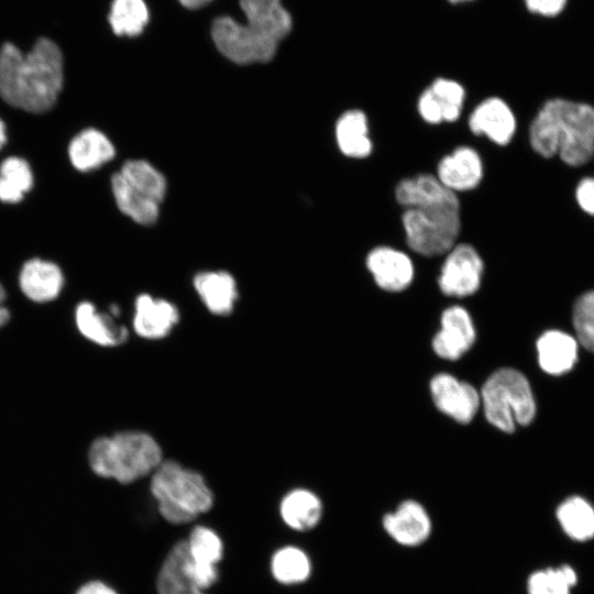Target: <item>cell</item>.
Masks as SVG:
<instances>
[{
    "instance_id": "obj_36",
    "label": "cell",
    "mask_w": 594,
    "mask_h": 594,
    "mask_svg": "<svg viewBox=\"0 0 594 594\" xmlns=\"http://www.w3.org/2000/svg\"><path fill=\"white\" fill-rule=\"evenodd\" d=\"M76 594H117V593L113 588H111L107 584L99 581H92L82 585L77 591Z\"/></svg>"
},
{
    "instance_id": "obj_28",
    "label": "cell",
    "mask_w": 594,
    "mask_h": 594,
    "mask_svg": "<svg viewBox=\"0 0 594 594\" xmlns=\"http://www.w3.org/2000/svg\"><path fill=\"white\" fill-rule=\"evenodd\" d=\"M109 24L118 36H138L150 21L144 0H113L108 15Z\"/></svg>"
},
{
    "instance_id": "obj_8",
    "label": "cell",
    "mask_w": 594,
    "mask_h": 594,
    "mask_svg": "<svg viewBox=\"0 0 594 594\" xmlns=\"http://www.w3.org/2000/svg\"><path fill=\"white\" fill-rule=\"evenodd\" d=\"M406 242L424 256L447 254L460 233V206H429L405 209L402 216Z\"/></svg>"
},
{
    "instance_id": "obj_20",
    "label": "cell",
    "mask_w": 594,
    "mask_h": 594,
    "mask_svg": "<svg viewBox=\"0 0 594 594\" xmlns=\"http://www.w3.org/2000/svg\"><path fill=\"white\" fill-rule=\"evenodd\" d=\"M19 285L22 293L32 301L46 302L59 295L64 285V276L56 264L41 258H32L22 266Z\"/></svg>"
},
{
    "instance_id": "obj_7",
    "label": "cell",
    "mask_w": 594,
    "mask_h": 594,
    "mask_svg": "<svg viewBox=\"0 0 594 594\" xmlns=\"http://www.w3.org/2000/svg\"><path fill=\"white\" fill-rule=\"evenodd\" d=\"M118 208L140 224H153L166 194V179L152 164L143 160L127 161L111 178Z\"/></svg>"
},
{
    "instance_id": "obj_16",
    "label": "cell",
    "mask_w": 594,
    "mask_h": 594,
    "mask_svg": "<svg viewBox=\"0 0 594 594\" xmlns=\"http://www.w3.org/2000/svg\"><path fill=\"white\" fill-rule=\"evenodd\" d=\"M484 174L479 153L470 146H459L441 158L437 167L438 179L453 193L474 189Z\"/></svg>"
},
{
    "instance_id": "obj_39",
    "label": "cell",
    "mask_w": 594,
    "mask_h": 594,
    "mask_svg": "<svg viewBox=\"0 0 594 594\" xmlns=\"http://www.w3.org/2000/svg\"><path fill=\"white\" fill-rule=\"evenodd\" d=\"M6 141H7L6 125H4L3 121L0 118V148L3 146Z\"/></svg>"
},
{
    "instance_id": "obj_3",
    "label": "cell",
    "mask_w": 594,
    "mask_h": 594,
    "mask_svg": "<svg viewBox=\"0 0 594 594\" xmlns=\"http://www.w3.org/2000/svg\"><path fill=\"white\" fill-rule=\"evenodd\" d=\"M529 142L544 158L558 156L572 167L588 163L594 156V107L564 98L546 101L530 124Z\"/></svg>"
},
{
    "instance_id": "obj_13",
    "label": "cell",
    "mask_w": 594,
    "mask_h": 594,
    "mask_svg": "<svg viewBox=\"0 0 594 594\" xmlns=\"http://www.w3.org/2000/svg\"><path fill=\"white\" fill-rule=\"evenodd\" d=\"M475 338V327L469 311L452 306L441 316V329L432 340V348L438 356L454 361L471 349Z\"/></svg>"
},
{
    "instance_id": "obj_9",
    "label": "cell",
    "mask_w": 594,
    "mask_h": 594,
    "mask_svg": "<svg viewBox=\"0 0 594 594\" xmlns=\"http://www.w3.org/2000/svg\"><path fill=\"white\" fill-rule=\"evenodd\" d=\"M483 260L470 244H455L448 253L438 277L440 290L446 296L466 297L481 286Z\"/></svg>"
},
{
    "instance_id": "obj_5",
    "label": "cell",
    "mask_w": 594,
    "mask_h": 594,
    "mask_svg": "<svg viewBox=\"0 0 594 594\" xmlns=\"http://www.w3.org/2000/svg\"><path fill=\"white\" fill-rule=\"evenodd\" d=\"M151 492L162 516L170 524H186L212 506V493L204 477L173 460L153 472Z\"/></svg>"
},
{
    "instance_id": "obj_12",
    "label": "cell",
    "mask_w": 594,
    "mask_h": 594,
    "mask_svg": "<svg viewBox=\"0 0 594 594\" xmlns=\"http://www.w3.org/2000/svg\"><path fill=\"white\" fill-rule=\"evenodd\" d=\"M465 89L457 80L438 77L419 96L418 112L430 124L454 122L460 118Z\"/></svg>"
},
{
    "instance_id": "obj_34",
    "label": "cell",
    "mask_w": 594,
    "mask_h": 594,
    "mask_svg": "<svg viewBox=\"0 0 594 594\" xmlns=\"http://www.w3.org/2000/svg\"><path fill=\"white\" fill-rule=\"evenodd\" d=\"M526 9L541 18H556L566 8L569 0H522Z\"/></svg>"
},
{
    "instance_id": "obj_26",
    "label": "cell",
    "mask_w": 594,
    "mask_h": 594,
    "mask_svg": "<svg viewBox=\"0 0 594 594\" xmlns=\"http://www.w3.org/2000/svg\"><path fill=\"white\" fill-rule=\"evenodd\" d=\"M280 515L293 529L307 531L318 525L322 516V504L312 492L297 488L289 492L282 501Z\"/></svg>"
},
{
    "instance_id": "obj_25",
    "label": "cell",
    "mask_w": 594,
    "mask_h": 594,
    "mask_svg": "<svg viewBox=\"0 0 594 594\" xmlns=\"http://www.w3.org/2000/svg\"><path fill=\"white\" fill-rule=\"evenodd\" d=\"M187 541L176 543L167 554L157 578L158 594H204L186 569Z\"/></svg>"
},
{
    "instance_id": "obj_1",
    "label": "cell",
    "mask_w": 594,
    "mask_h": 594,
    "mask_svg": "<svg viewBox=\"0 0 594 594\" xmlns=\"http://www.w3.org/2000/svg\"><path fill=\"white\" fill-rule=\"evenodd\" d=\"M63 88V55L51 40L36 41L28 54L12 43L0 50V97L32 113L48 111Z\"/></svg>"
},
{
    "instance_id": "obj_22",
    "label": "cell",
    "mask_w": 594,
    "mask_h": 594,
    "mask_svg": "<svg viewBox=\"0 0 594 594\" xmlns=\"http://www.w3.org/2000/svg\"><path fill=\"white\" fill-rule=\"evenodd\" d=\"M68 154L76 169L88 172L112 160L116 151L102 132L86 129L70 141Z\"/></svg>"
},
{
    "instance_id": "obj_38",
    "label": "cell",
    "mask_w": 594,
    "mask_h": 594,
    "mask_svg": "<svg viewBox=\"0 0 594 594\" xmlns=\"http://www.w3.org/2000/svg\"><path fill=\"white\" fill-rule=\"evenodd\" d=\"M179 3L189 9V10H196V9H200L205 6H207L208 3H210L212 0H178Z\"/></svg>"
},
{
    "instance_id": "obj_11",
    "label": "cell",
    "mask_w": 594,
    "mask_h": 594,
    "mask_svg": "<svg viewBox=\"0 0 594 594\" xmlns=\"http://www.w3.org/2000/svg\"><path fill=\"white\" fill-rule=\"evenodd\" d=\"M382 526L392 540L406 548L424 544L432 532L429 513L422 504L414 499H406L395 510L386 513Z\"/></svg>"
},
{
    "instance_id": "obj_17",
    "label": "cell",
    "mask_w": 594,
    "mask_h": 594,
    "mask_svg": "<svg viewBox=\"0 0 594 594\" xmlns=\"http://www.w3.org/2000/svg\"><path fill=\"white\" fill-rule=\"evenodd\" d=\"M395 198L405 209L429 206H460L458 196L448 189L437 176L419 174L400 180Z\"/></svg>"
},
{
    "instance_id": "obj_4",
    "label": "cell",
    "mask_w": 594,
    "mask_h": 594,
    "mask_svg": "<svg viewBox=\"0 0 594 594\" xmlns=\"http://www.w3.org/2000/svg\"><path fill=\"white\" fill-rule=\"evenodd\" d=\"M162 449L148 433L121 431L96 439L89 448V464L102 477L122 484L132 483L154 472L162 463Z\"/></svg>"
},
{
    "instance_id": "obj_27",
    "label": "cell",
    "mask_w": 594,
    "mask_h": 594,
    "mask_svg": "<svg viewBox=\"0 0 594 594\" xmlns=\"http://www.w3.org/2000/svg\"><path fill=\"white\" fill-rule=\"evenodd\" d=\"M556 517L562 531L572 540L594 538V508L583 497L571 496L557 508Z\"/></svg>"
},
{
    "instance_id": "obj_19",
    "label": "cell",
    "mask_w": 594,
    "mask_h": 594,
    "mask_svg": "<svg viewBox=\"0 0 594 594\" xmlns=\"http://www.w3.org/2000/svg\"><path fill=\"white\" fill-rule=\"evenodd\" d=\"M116 318L110 312L99 311L89 301L78 304L75 310V322L79 332L102 346L120 345L128 339V329L119 324Z\"/></svg>"
},
{
    "instance_id": "obj_10",
    "label": "cell",
    "mask_w": 594,
    "mask_h": 594,
    "mask_svg": "<svg viewBox=\"0 0 594 594\" xmlns=\"http://www.w3.org/2000/svg\"><path fill=\"white\" fill-rule=\"evenodd\" d=\"M430 393L436 407L460 424H469L481 406L480 392L449 373L432 377Z\"/></svg>"
},
{
    "instance_id": "obj_40",
    "label": "cell",
    "mask_w": 594,
    "mask_h": 594,
    "mask_svg": "<svg viewBox=\"0 0 594 594\" xmlns=\"http://www.w3.org/2000/svg\"><path fill=\"white\" fill-rule=\"evenodd\" d=\"M446 1L449 2L450 4L459 6V4H466L475 0H446Z\"/></svg>"
},
{
    "instance_id": "obj_15",
    "label": "cell",
    "mask_w": 594,
    "mask_h": 594,
    "mask_svg": "<svg viewBox=\"0 0 594 594\" xmlns=\"http://www.w3.org/2000/svg\"><path fill=\"white\" fill-rule=\"evenodd\" d=\"M469 128L498 145L508 144L516 131V118L510 107L498 97L480 102L469 117Z\"/></svg>"
},
{
    "instance_id": "obj_35",
    "label": "cell",
    "mask_w": 594,
    "mask_h": 594,
    "mask_svg": "<svg viewBox=\"0 0 594 594\" xmlns=\"http://www.w3.org/2000/svg\"><path fill=\"white\" fill-rule=\"evenodd\" d=\"M575 200L579 207L594 217V176L582 178L575 187Z\"/></svg>"
},
{
    "instance_id": "obj_6",
    "label": "cell",
    "mask_w": 594,
    "mask_h": 594,
    "mask_svg": "<svg viewBox=\"0 0 594 594\" xmlns=\"http://www.w3.org/2000/svg\"><path fill=\"white\" fill-rule=\"evenodd\" d=\"M487 421L504 432H513L516 424L528 425L535 417L536 404L528 380L514 369H499L481 389Z\"/></svg>"
},
{
    "instance_id": "obj_33",
    "label": "cell",
    "mask_w": 594,
    "mask_h": 594,
    "mask_svg": "<svg viewBox=\"0 0 594 594\" xmlns=\"http://www.w3.org/2000/svg\"><path fill=\"white\" fill-rule=\"evenodd\" d=\"M573 324L582 345L594 352V290L581 295L575 301Z\"/></svg>"
},
{
    "instance_id": "obj_2",
    "label": "cell",
    "mask_w": 594,
    "mask_h": 594,
    "mask_svg": "<svg viewBox=\"0 0 594 594\" xmlns=\"http://www.w3.org/2000/svg\"><path fill=\"white\" fill-rule=\"evenodd\" d=\"M244 23L229 15L213 20L211 36L217 50L235 64L270 62L292 31L290 13L280 0H240Z\"/></svg>"
},
{
    "instance_id": "obj_29",
    "label": "cell",
    "mask_w": 594,
    "mask_h": 594,
    "mask_svg": "<svg viewBox=\"0 0 594 594\" xmlns=\"http://www.w3.org/2000/svg\"><path fill=\"white\" fill-rule=\"evenodd\" d=\"M33 186V175L29 163L11 156L0 165V200L9 204L21 201Z\"/></svg>"
},
{
    "instance_id": "obj_30",
    "label": "cell",
    "mask_w": 594,
    "mask_h": 594,
    "mask_svg": "<svg viewBox=\"0 0 594 594\" xmlns=\"http://www.w3.org/2000/svg\"><path fill=\"white\" fill-rule=\"evenodd\" d=\"M578 582L575 570L566 564L532 572L527 579L528 594H571Z\"/></svg>"
},
{
    "instance_id": "obj_18",
    "label": "cell",
    "mask_w": 594,
    "mask_h": 594,
    "mask_svg": "<svg viewBox=\"0 0 594 594\" xmlns=\"http://www.w3.org/2000/svg\"><path fill=\"white\" fill-rule=\"evenodd\" d=\"M177 308L165 299H155L150 295H140L135 300L133 327L135 332L146 339L166 337L177 323Z\"/></svg>"
},
{
    "instance_id": "obj_31",
    "label": "cell",
    "mask_w": 594,
    "mask_h": 594,
    "mask_svg": "<svg viewBox=\"0 0 594 594\" xmlns=\"http://www.w3.org/2000/svg\"><path fill=\"white\" fill-rule=\"evenodd\" d=\"M311 564L308 556L295 547L278 550L272 560V572L284 584L306 581L310 575Z\"/></svg>"
},
{
    "instance_id": "obj_14",
    "label": "cell",
    "mask_w": 594,
    "mask_h": 594,
    "mask_svg": "<svg viewBox=\"0 0 594 594\" xmlns=\"http://www.w3.org/2000/svg\"><path fill=\"white\" fill-rule=\"evenodd\" d=\"M366 267L380 288L393 293L407 288L415 274L410 257L405 252L386 245L376 246L369 252Z\"/></svg>"
},
{
    "instance_id": "obj_24",
    "label": "cell",
    "mask_w": 594,
    "mask_h": 594,
    "mask_svg": "<svg viewBox=\"0 0 594 594\" xmlns=\"http://www.w3.org/2000/svg\"><path fill=\"white\" fill-rule=\"evenodd\" d=\"M537 351L540 367L549 374H563L576 361L575 340L558 330L544 332L537 341Z\"/></svg>"
},
{
    "instance_id": "obj_32",
    "label": "cell",
    "mask_w": 594,
    "mask_h": 594,
    "mask_svg": "<svg viewBox=\"0 0 594 594\" xmlns=\"http://www.w3.org/2000/svg\"><path fill=\"white\" fill-rule=\"evenodd\" d=\"M187 549L190 561L202 566H216L222 557V542L218 535L201 526L191 531Z\"/></svg>"
},
{
    "instance_id": "obj_21",
    "label": "cell",
    "mask_w": 594,
    "mask_h": 594,
    "mask_svg": "<svg viewBox=\"0 0 594 594\" xmlns=\"http://www.w3.org/2000/svg\"><path fill=\"white\" fill-rule=\"evenodd\" d=\"M194 286L210 312L222 316L233 310L238 290L228 272H201L195 276Z\"/></svg>"
},
{
    "instance_id": "obj_37",
    "label": "cell",
    "mask_w": 594,
    "mask_h": 594,
    "mask_svg": "<svg viewBox=\"0 0 594 594\" xmlns=\"http://www.w3.org/2000/svg\"><path fill=\"white\" fill-rule=\"evenodd\" d=\"M6 290L0 284V328L3 327L10 319V312L4 306Z\"/></svg>"
},
{
    "instance_id": "obj_23",
    "label": "cell",
    "mask_w": 594,
    "mask_h": 594,
    "mask_svg": "<svg viewBox=\"0 0 594 594\" xmlns=\"http://www.w3.org/2000/svg\"><path fill=\"white\" fill-rule=\"evenodd\" d=\"M336 140L345 156L358 160L367 157L373 145L365 113L358 109L342 113L336 124Z\"/></svg>"
}]
</instances>
